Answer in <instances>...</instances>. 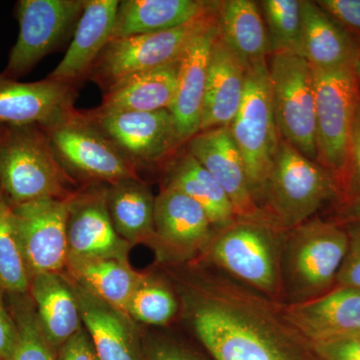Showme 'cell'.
<instances>
[{
	"instance_id": "cell-1",
	"label": "cell",
	"mask_w": 360,
	"mask_h": 360,
	"mask_svg": "<svg viewBox=\"0 0 360 360\" xmlns=\"http://www.w3.org/2000/svg\"><path fill=\"white\" fill-rule=\"evenodd\" d=\"M180 319L213 360H321L274 302L200 262L162 266Z\"/></svg>"
},
{
	"instance_id": "cell-2",
	"label": "cell",
	"mask_w": 360,
	"mask_h": 360,
	"mask_svg": "<svg viewBox=\"0 0 360 360\" xmlns=\"http://www.w3.org/2000/svg\"><path fill=\"white\" fill-rule=\"evenodd\" d=\"M285 236V231L269 219H238L215 231L198 262L283 303L281 264Z\"/></svg>"
},
{
	"instance_id": "cell-3",
	"label": "cell",
	"mask_w": 360,
	"mask_h": 360,
	"mask_svg": "<svg viewBox=\"0 0 360 360\" xmlns=\"http://www.w3.org/2000/svg\"><path fill=\"white\" fill-rule=\"evenodd\" d=\"M347 248V231L336 219L315 217L286 231L283 303L309 302L335 288Z\"/></svg>"
},
{
	"instance_id": "cell-4",
	"label": "cell",
	"mask_w": 360,
	"mask_h": 360,
	"mask_svg": "<svg viewBox=\"0 0 360 360\" xmlns=\"http://www.w3.org/2000/svg\"><path fill=\"white\" fill-rule=\"evenodd\" d=\"M341 202L342 193L335 177L281 139L262 205L269 219L288 231L317 217L326 205Z\"/></svg>"
},
{
	"instance_id": "cell-5",
	"label": "cell",
	"mask_w": 360,
	"mask_h": 360,
	"mask_svg": "<svg viewBox=\"0 0 360 360\" xmlns=\"http://www.w3.org/2000/svg\"><path fill=\"white\" fill-rule=\"evenodd\" d=\"M77 180L65 169L39 125L7 127L0 149V188L11 205L65 200L77 193Z\"/></svg>"
},
{
	"instance_id": "cell-6",
	"label": "cell",
	"mask_w": 360,
	"mask_h": 360,
	"mask_svg": "<svg viewBox=\"0 0 360 360\" xmlns=\"http://www.w3.org/2000/svg\"><path fill=\"white\" fill-rule=\"evenodd\" d=\"M229 129L243 158L251 194L262 208L265 184L281 139L267 60L248 66L245 96Z\"/></svg>"
},
{
	"instance_id": "cell-7",
	"label": "cell",
	"mask_w": 360,
	"mask_h": 360,
	"mask_svg": "<svg viewBox=\"0 0 360 360\" xmlns=\"http://www.w3.org/2000/svg\"><path fill=\"white\" fill-rule=\"evenodd\" d=\"M217 6L174 30L110 39L96 58L89 79L105 91L117 80L179 61L193 39L217 20Z\"/></svg>"
},
{
	"instance_id": "cell-8",
	"label": "cell",
	"mask_w": 360,
	"mask_h": 360,
	"mask_svg": "<svg viewBox=\"0 0 360 360\" xmlns=\"http://www.w3.org/2000/svg\"><path fill=\"white\" fill-rule=\"evenodd\" d=\"M63 167L77 181L111 184L141 179L139 169L91 122L73 110L58 122L42 127Z\"/></svg>"
},
{
	"instance_id": "cell-9",
	"label": "cell",
	"mask_w": 360,
	"mask_h": 360,
	"mask_svg": "<svg viewBox=\"0 0 360 360\" xmlns=\"http://www.w3.org/2000/svg\"><path fill=\"white\" fill-rule=\"evenodd\" d=\"M86 0H18L14 16L18 40L1 75L20 80L75 34Z\"/></svg>"
},
{
	"instance_id": "cell-10",
	"label": "cell",
	"mask_w": 360,
	"mask_h": 360,
	"mask_svg": "<svg viewBox=\"0 0 360 360\" xmlns=\"http://www.w3.org/2000/svg\"><path fill=\"white\" fill-rule=\"evenodd\" d=\"M267 65L281 139L317 162L314 68L302 56L286 53L271 54Z\"/></svg>"
},
{
	"instance_id": "cell-11",
	"label": "cell",
	"mask_w": 360,
	"mask_h": 360,
	"mask_svg": "<svg viewBox=\"0 0 360 360\" xmlns=\"http://www.w3.org/2000/svg\"><path fill=\"white\" fill-rule=\"evenodd\" d=\"M317 162L341 188L359 103V80L354 70H314Z\"/></svg>"
},
{
	"instance_id": "cell-12",
	"label": "cell",
	"mask_w": 360,
	"mask_h": 360,
	"mask_svg": "<svg viewBox=\"0 0 360 360\" xmlns=\"http://www.w3.org/2000/svg\"><path fill=\"white\" fill-rule=\"evenodd\" d=\"M215 229L205 210L174 186L163 184L155 196V238L150 248L161 266L200 260Z\"/></svg>"
},
{
	"instance_id": "cell-13",
	"label": "cell",
	"mask_w": 360,
	"mask_h": 360,
	"mask_svg": "<svg viewBox=\"0 0 360 360\" xmlns=\"http://www.w3.org/2000/svg\"><path fill=\"white\" fill-rule=\"evenodd\" d=\"M82 111L139 170L155 167L184 144L168 110Z\"/></svg>"
},
{
	"instance_id": "cell-14",
	"label": "cell",
	"mask_w": 360,
	"mask_h": 360,
	"mask_svg": "<svg viewBox=\"0 0 360 360\" xmlns=\"http://www.w3.org/2000/svg\"><path fill=\"white\" fill-rule=\"evenodd\" d=\"M72 196L22 205L11 203L14 227L30 278L45 272L65 271L70 255L68 219Z\"/></svg>"
},
{
	"instance_id": "cell-15",
	"label": "cell",
	"mask_w": 360,
	"mask_h": 360,
	"mask_svg": "<svg viewBox=\"0 0 360 360\" xmlns=\"http://www.w3.org/2000/svg\"><path fill=\"white\" fill-rule=\"evenodd\" d=\"M68 257L116 258L129 262L131 245L113 227L106 205L105 184H85L70 201Z\"/></svg>"
},
{
	"instance_id": "cell-16",
	"label": "cell",
	"mask_w": 360,
	"mask_h": 360,
	"mask_svg": "<svg viewBox=\"0 0 360 360\" xmlns=\"http://www.w3.org/2000/svg\"><path fill=\"white\" fill-rule=\"evenodd\" d=\"M186 148L224 188L238 219L270 220L251 194L245 165L229 125L198 132L186 142Z\"/></svg>"
},
{
	"instance_id": "cell-17",
	"label": "cell",
	"mask_w": 360,
	"mask_h": 360,
	"mask_svg": "<svg viewBox=\"0 0 360 360\" xmlns=\"http://www.w3.org/2000/svg\"><path fill=\"white\" fill-rule=\"evenodd\" d=\"M77 86L54 82H22L0 73V125L47 127L75 110Z\"/></svg>"
},
{
	"instance_id": "cell-18",
	"label": "cell",
	"mask_w": 360,
	"mask_h": 360,
	"mask_svg": "<svg viewBox=\"0 0 360 360\" xmlns=\"http://www.w3.org/2000/svg\"><path fill=\"white\" fill-rule=\"evenodd\" d=\"M288 321L312 345L360 336V290L335 286L309 302L285 304Z\"/></svg>"
},
{
	"instance_id": "cell-19",
	"label": "cell",
	"mask_w": 360,
	"mask_h": 360,
	"mask_svg": "<svg viewBox=\"0 0 360 360\" xmlns=\"http://www.w3.org/2000/svg\"><path fill=\"white\" fill-rule=\"evenodd\" d=\"M219 33L217 20L193 39L180 58L176 89L168 110L184 144L200 131L210 53Z\"/></svg>"
},
{
	"instance_id": "cell-20",
	"label": "cell",
	"mask_w": 360,
	"mask_h": 360,
	"mask_svg": "<svg viewBox=\"0 0 360 360\" xmlns=\"http://www.w3.org/2000/svg\"><path fill=\"white\" fill-rule=\"evenodd\" d=\"M71 281V279H70ZM82 322L101 360H146L142 335L127 312L90 295L71 281Z\"/></svg>"
},
{
	"instance_id": "cell-21",
	"label": "cell",
	"mask_w": 360,
	"mask_h": 360,
	"mask_svg": "<svg viewBox=\"0 0 360 360\" xmlns=\"http://www.w3.org/2000/svg\"><path fill=\"white\" fill-rule=\"evenodd\" d=\"M118 0H86L65 56L49 73V79L78 86L87 79L92 65L110 42Z\"/></svg>"
},
{
	"instance_id": "cell-22",
	"label": "cell",
	"mask_w": 360,
	"mask_h": 360,
	"mask_svg": "<svg viewBox=\"0 0 360 360\" xmlns=\"http://www.w3.org/2000/svg\"><path fill=\"white\" fill-rule=\"evenodd\" d=\"M248 66L219 33L210 53L200 131L231 125L245 96Z\"/></svg>"
},
{
	"instance_id": "cell-23",
	"label": "cell",
	"mask_w": 360,
	"mask_h": 360,
	"mask_svg": "<svg viewBox=\"0 0 360 360\" xmlns=\"http://www.w3.org/2000/svg\"><path fill=\"white\" fill-rule=\"evenodd\" d=\"M302 58L314 70H354L360 44L316 1H302Z\"/></svg>"
},
{
	"instance_id": "cell-24",
	"label": "cell",
	"mask_w": 360,
	"mask_h": 360,
	"mask_svg": "<svg viewBox=\"0 0 360 360\" xmlns=\"http://www.w3.org/2000/svg\"><path fill=\"white\" fill-rule=\"evenodd\" d=\"M40 328L54 354L84 328L72 283L65 272H45L30 278L28 290Z\"/></svg>"
},
{
	"instance_id": "cell-25",
	"label": "cell",
	"mask_w": 360,
	"mask_h": 360,
	"mask_svg": "<svg viewBox=\"0 0 360 360\" xmlns=\"http://www.w3.org/2000/svg\"><path fill=\"white\" fill-rule=\"evenodd\" d=\"M213 4L202 0H122L111 39L174 30L195 20Z\"/></svg>"
},
{
	"instance_id": "cell-26",
	"label": "cell",
	"mask_w": 360,
	"mask_h": 360,
	"mask_svg": "<svg viewBox=\"0 0 360 360\" xmlns=\"http://www.w3.org/2000/svg\"><path fill=\"white\" fill-rule=\"evenodd\" d=\"M179 61L117 80L104 91L97 108L105 111L168 110L176 89Z\"/></svg>"
},
{
	"instance_id": "cell-27",
	"label": "cell",
	"mask_w": 360,
	"mask_h": 360,
	"mask_svg": "<svg viewBox=\"0 0 360 360\" xmlns=\"http://www.w3.org/2000/svg\"><path fill=\"white\" fill-rule=\"evenodd\" d=\"M106 205L118 236L130 245H151L155 238V196L141 179L105 184Z\"/></svg>"
},
{
	"instance_id": "cell-28",
	"label": "cell",
	"mask_w": 360,
	"mask_h": 360,
	"mask_svg": "<svg viewBox=\"0 0 360 360\" xmlns=\"http://www.w3.org/2000/svg\"><path fill=\"white\" fill-rule=\"evenodd\" d=\"M65 272L90 295L123 311L142 276L116 258L68 257Z\"/></svg>"
},
{
	"instance_id": "cell-29",
	"label": "cell",
	"mask_w": 360,
	"mask_h": 360,
	"mask_svg": "<svg viewBox=\"0 0 360 360\" xmlns=\"http://www.w3.org/2000/svg\"><path fill=\"white\" fill-rule=\"evenodd\" d=\"M163 184L175 187L196 201L205 210L215 231L238 219L224 188L186 149L168 162Z\"/></svg>"
},
{
	"instance_id": "cell-30",
	"label": "cell",
	"mask_w": 360,
	"mask_h": 360,
	"mask_svg": "<svg viewBox=\"0 0 360 360\" xmlns=\"http://www.w3.org/2000/svg\"><path fill=\"white\" fill-rule=\"evenodd\" d=\"M217 25L221 39L248 65L270 56L269 35L258 2L219 1Z\"/></svg>"
},
{
	"instance_id": "cell-31",
	"label": "cell",
	"mask_w": 360,
	"mask_h": 360,
	"mask_svg": "<svg viewBox=\"0 0 360 360\" xmlns=\"http://www.w3.org/2000/svg\"><path fill=\"white\" fill-rule=\"evenodd\" d=\"M125 312L136 323L167 328L180 316V300L165 274H142Z\"/></svg>"
},
{
	"instance_id": "cell-32",
	"label": "cell",
	"mask_w": 360,
	"mask_h": 360,
	"mask_svg": "<svg viewBox=\"0 0 360 360\" xmlns=\"http://www.w3.org/2000/svg\"><path fill=\"white\" fill-rule=\"evenodd\" d=\"M262 8L270 45V56L293 54L302 58V15L300 0H262Z\"/></svg>"
},
{
	"instance_id": "cell-33",
	"label": "cell",
	"mask_w": 360,
	"mask_h": 360,
	"mask_svg": "<svg viewBox=\"0 0 360 360\" xmlns=\"http://www.w3.org/2000/svg\"><path fill=\"white\" fill-rule=\"evenodd\" d=\"M30 276L13 224V207L0 188V288L6 293H27Z\"/></svg>"
},
{
	"instance_id": "cell-34",
	"label": "cell",
	"mask_w": 360,
	"mask_h": 360,
	"mask_svg": "<svg viewBox=\"0 0 360 360\" xmlns=\"http://www.w3.org/2000/svg\"><path fill=\"white\" fill-rule=\"evenodd\" d=\"M6 300L18 329V343L9 360H56L30 293H6Z\"/></svg>"
},
{
	"instance_id": "cell-35",
	"label": "cell",
	"mask_w": 360,
	"mask_h": 360,
	"mask_svg": "<svg viewBox=\"0 0 360 360\" xmlns=\"http://www.w3.org/2000/svg\"><path fill=\"white\" fill-rule=\"evenodd\" d=\"M146 360H203L186 345L165 333L142 336Z\"/></svg>"
},
{
	"instance_id": "cell-36",
	"label": "cell",
	"mask_w": 360,
	"mask_h": 360,
	"mask_svg": "<svg viewBox=\"0 0 360 360\" xmlns=\"http://www.w3.org/2000/svg\"><path fill=\"white\" fill-rule=\"evenodd\" d=\"M347 234V248L336 278V286L360 290V221L341 222Z\"/></svg>"
},
{
	"instance_id": "cell-37",
	"label": "cell",
	"mask_w": 360,
	"mask_h": 360,
	"mask_svg": "<svg viewBox=\"0 0 360 360\" xmlns=\"http://www.w3.org/2000/svg\"><path fill=\"white\" fill-rule=\"evenodd\" d=\"M341 193L342 202L360 198V97L352 127L347 169L341 182Z\"/></svg>"
},
{
	"instance_id": "cell-38",
	"label": "cell",
	"mask_w": 360,
	"mask_h": 360,
	"mask_svg": "<svg viewBox=\"0 0 360 360\" xmlns=\"http://www.w3.org/2000/svg\"><path fill=\"white\" fill-rule=\"evenodd\" d=\"M316 4L352 33L360 44V0H319Z\"/></svg>"
},
{
	"instance_id": "cell-39",
	"label": "cell",
	"mask_w": 360,
	"mask_h": 360,
	"mask_svg": "<svg viewBox=\"0 0 360 360\" xmlns=\"http://www.w3.org/2000/svg\"><path fill=\"white\" fill-rule=\"evenodd\" d=\"M18 340V329L14 321L6 292L0 288V360H9Z\"/></svg>"
},
{
	"instance_id": "cell-40",
	"label": "cell",
	"mask_w": 360,
	"mask_h": 360,
	"mask_svg": "<svg viewBox=\"0 0 360 360\" xmlns=\"http://www.w3.org/2000/svg\"><path fill=\"white\" fill-rule=\"evenodd\" d=\"M56 360H101L84 326L63 343Z\"/></svg>"
},
{
	"instance_id": "cell-41",
	"label": "cell",
	"mask_w": 360,
	"mask_h": 360,
	"mask_svg": "<svg viewBox=\"0 0 360 360\" xmlns=\"http://www.w3.org/2000/svg\"><path fill=\"white\" fill-rule=\"evenodd\" d=\"M321 360H360V336L314 345Z\"/></svg>"
},
{
	"instance_id": "cell-42",
	"label": "cell",
	"mask_w": 360,
	"mask_h": 360,
	"mask_svg": "<svg viewBox=\"0 0 360 360\" xmlns=\"http://www.w3.org/2000/svg\"><path fill=\"white\" fill-rule=\"evenodd\" d=\"M336 214L338 217L335 219L340 222L360 221V198L338 205Z\"/></svg>"
},
{
	"instance_id": "cell-43",
	"label": "cell",
	"mask_w": 360,
	"mask_h": 360,
	"mask_svg": "<svg viewBox=\"0 0 360 360\" xmlns=\"http://www.w3.org/2000/svg\"><path fill=\"white\" fill-rule=\"evenodd\" d=\"M6 134L7 127L0 125V149H1L2 143H4V139H6Z\"/></svg>"
},
{
	"instance_id": "cell-44",
	"label": "cell",
	"mask_w": 360,
	"mask_h": 360,
	"mask_svg": "<svg viewBox=\"0 0 360 360\" xmlns=\"http://www.w3.org/2000/svg\"><path fill=\"white\" fill-rule=\"evenodd\" d=\"M354 72L356 75V77L359 78L360 82V58L357 60L356 65H355Z\"/></svg>"
},
{
	"instance_id": "cell-45",
	"label": "cell",
	"mask_w": 360,
	"mask_h": 360,
	"mask_svg": "<svg viewBox=\"0 0 360 360\" xmlns=\"http://www.w3.org/2000/svg\"><path fill=\"white\" fill-rule=\"evenodd\" d=\"M359 97H360V82H359Z\"/></svg>"
}]
</instances>
